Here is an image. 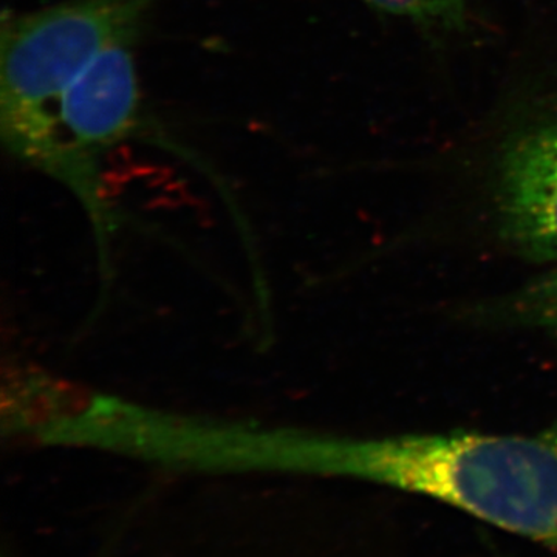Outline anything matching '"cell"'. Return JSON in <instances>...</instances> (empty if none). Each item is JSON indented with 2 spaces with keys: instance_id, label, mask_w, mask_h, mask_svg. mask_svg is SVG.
<instances>
[{
  "instance_id": "cell-1",
  "label": "cell",
  "mask_w": 557,
  "mask_h": 557,
  "mask_svg": "<svg viewBox=\"0 0 557 557\" xmlns=\"http://www.w3.org/2000/svg\"><path fill=\"white\" fill-rule=\"evenodd\" d=\"M295 465L435 498L557 555V431L318 440Z\"/></svg>"
},
{
  "instance_id": "cell-2",
  "label": "cell",
  "mask_w": 557,
  "mask_h": 557,
  "mask_svg": "<svg viewBox=\"0 0 557 557\" xmlns=\"http://www.w3.org/2000/svg\"><path fill=\"white\" fill-rule=\"evenodd\" d=\"M157 0H62L3 14L0 33V134L46 126L70 83L98 54L135 42Z\"/></svg>"
},
{
  "instance_id": "cell-3",
  "label": "cell",
  "mask_w": 557,
  "mask_h": 557,
  "mask_svg": "<svg viewBox=\"0 0 557 557\" xmlns=\"http://www.w3.org/2000/svg\"><path fill=\"white\" fill-rule=\"evenodd\" d=\"M135 42H121L98 54L62 91L51 110L49 149L39 168L91 194L98 157L137 135L143 98Z\"/></svg>"
},
{
  "instance_id": "cell-4",
  "label": "cell",
  "mask_w": 557,
  "mask_h": 557,
  "mask_svg": "<svg viewBox=\"0 0 557 557\" xmlns=\"http://www.w3.org/2000/svg\"><path fill=\"white\" fill-rule=\"evenodd\" d=\"M500 236L530 262H557V102L502 134L493 170Z\"/></svg>"
},
{
  "instance_id": "cell-5",
  "label": "cell",
  "mask_w": 557,
  "mask_h": 557,
  "mask_svg": "<svg viewBox=\"0 0 557 557\" xmlns=\"http://www.w3.org/2000/svg\"><path fill=\"white\" fill-rule=\"evenodd\" d=\"M376 13L408 21L435 35L460 33L468 27L471 0H361Z\"/></svg>"
},
{
  "instance_id": "cell-6",
  "label": "cell",
  "mask_w": 557,
  "mask_h": 557,
  "mask_svg": "<svg viewBox=\"0 0 557 557\" xmlns=\"http://www.w3.org/2000/svg\"><path fill=\"white\" fill-rule=\"evenodd\" d=\"M500 311L508 322L539 330L557 344V270L509 296Z\"/></svg>"
}]
</instances>
